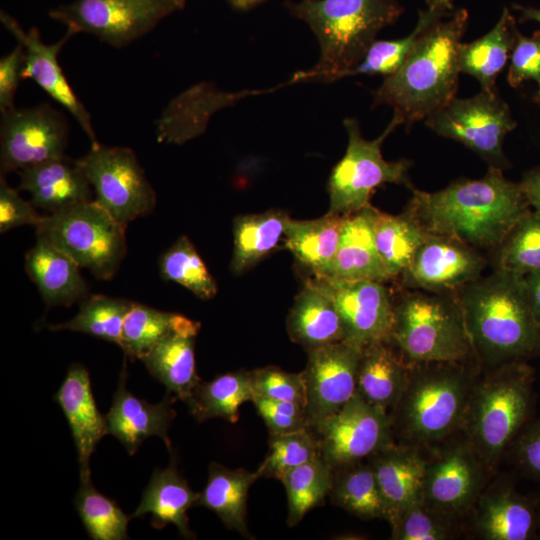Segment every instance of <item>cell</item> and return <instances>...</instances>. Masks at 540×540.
<instances>
[{"instance_id": "6da1fadb", "label": "cell", "mask_w": 540, "mask_h": 540, "mask_svg": "<svg viewBox=\"0 0 540 540\" xmlns=\"http://www.w3.org/2000/svg\"><path fill=\"white\" fill-rule=\"evenodd\" d=\"M411 191L405 211L426 232L474 248L497 249L530 211L520 184L493 165L480 179H460L435 192Z\"/></svg>"}, {"instance_id": "7a4b0ae2", "label": "cell", "mask_w": 540, "mask_h": 540, "mask_svg": "<svg viewBox=\"0 0 540 540\" xmlns=\"http://www.w3.org/2000/svg\"><path fill=\"white\" fill-rule=\"evenodd\" d=\"M472 352L489 366L540 355L524 276L500 269L457 293Z\"/></svg>"}, {"instance_id": "3957f363", "label": "cell", "mask_w": 540, "mask_h": 540, "mask_svg": "<svg viewBox=\"0 0 540 540\" xmlns=\"http://www.w3.org/2000/svg\"><path fill=\"white\" fill-rule=\"evenodd\" d=\"M467 23L468 12L461 8L428 28L402 66L373 92L372 106L389 105L403 124L411 125L455 98Z\"/></svg>"}, {"instance_id": "277c9868", "label": "cell", "mask_w": 540, "mask_h": 540, "mask_svg": "<svg viewBox=\"0 0 540 540\" xmlns=\"http://www.w3.org/2000/svg\"><path fill=\"white\" fill-rule=\"evenodd\" d=\"M317 38L320 57L292 82L331 83L347 77L376 41L378 33L403 12L398 0H301L286 2Z\"/></svg>"}, {"instance_id": "5b68a950", "label": "cell", "mask_w": 540, "mask_h": 540, "mask_svg": "<svg viewBox=\"0 0 540 540\" xmlns=\"http://www.w3.org/2000/svg\"><path fill=\"white\" fill-rule=\"evenodd\" d=\"M534 383L535 371L523 360L492 366L474 381L461 428L489 471L530 421Z\"/></svg>"}, {"instance_id": "8992f818", "label": "cell", "mask_w": 540, "mask_h": 540, "mask_svg": "<svg viewBox=\"0 0 540 540\" xmlns=\"http://www.w3.org/2000/svg\"><path fill=\"white\" fill-rule=\"evenodd\" d=\"M474 381L462 362L409 364L406 387L391 416L394 432L414 446L448 437L462 426Z\"/></svg>"}, {"instance_id": "52a82bcc", "label": "cell", "mask_w": 540, "mask_h": 540, "mask_svg": "<svg viewBox=\"0 0 540 540\" xmlns=\"http://www.w3.org/2000/svg\"><path fill=\"white\" fill-rule=\"evenodd\" d=\"M390 341L409 364L463 362L473 353L456 293L403 292Z\"/></svg>"}, {"instance_id": "ba28073f", "label": "cell", "mask_w": 540, "mask_h": 540, "mask_svg": "<svg viewBox=\"0 0 540 540\" xmlns=\"http://www.w3.org/2000/svg\"><path fill=\"white\" fill-rule=\"evenodd\" d=\"M125 227L95 200L44 215L41 235L97 279H111L125 254Z\"/></svg>"}, {"instance_id": "9c48e42d", "label": "cell", "mask_w": 540, "mask_h": 540, "mask_svg": "<svg viewBox=\"0 0 540 540\" xmlns=\"http://www.w3.org/2000/svg\"><path fill=\"white\" fill-rule=\"evenodd\" d=\"M343 124L348 135V145L328 179V212L347 216L362 210L370 205L373 191L385 183L402 184L410 189L413 187L408 176L411 161H387L381 152L386 137L403 124L400 118L393 115L383 133L373 140L362 137L356 119L346 118Z\"/></svg>"}, {"instance_id": "30bf717a", "label": "cell", "mask_w": 540, "mask_h": 540, "mask_svg": "<svg viewBox=\"0 0 540 540\" xmlns=\"http://www.w3.org/2000/svg\"><path fill=\"white\" fill-rule=\"evenodd\" d=\"M76 162L95 193L94 200L123 225L154 209L156 193L132 149L98 143Z\"/></svg>"}, {"instance_id": "8fae6325", "label": "cell", "mask_w": 540, "mask_h": 540, "mask_svg": "<svg viewBox=\"0 0 540 540\" xmlns=\"http://www.w3.org/2000/svg\"><path fill=\"white\" fill-rule=\"evenodd\" d=\"M439 136L462 143L490 165L505 164L503 141L516 127L508 105L496 91L481 90L470 98H453L425 119Z\"/></svg>"}, {"instance_id": "7c38bea8", "label": "cell", "mask_w": 540, "mask_h": 540, "mask_svg": "<svg viewBox=\"0 0 540 540\" xmlns=\"http://www.w3.org/2000/svg\"><path fill=\"white\" fill-rule=\"evenodd\" d=\"M173 0H75L49 16L73 35L85 32L114 47H123L150 32L178 10Z\"/></svg>"}, {"instance_id": "4fadbf2b", "label": "cell", "mask_w": 540, "mask_h": 540, "mask_svg": "<svg viewBox=\"0 0 540 540\" xmlns=\"http://www.w3.org/2000/svg\"><path fill=\"white\" fill-rule=\"evenodd\" d=\"M332 467L362 461L394 443L391 415L358 392L335 414L311 427Z\"/></svg>"}, {"instance_id": "5bb4252c", "label": "cell", "mask_w": 540, "mask_h": 540, "mask_svg": "<svg viewBox=\"0 0 540 540\" xmlns=\"http://www.w3.org/2000/svg\"><path fill=\"white\" fill-rule=\"evenodd\" d=\"M0 166L2 175L65 157L68 125L48 103L1 113Z\"/></svg>"}, {"instance_id": "9a60e30c", "label": "cell", "mask_w": 540, "mask_h": 540, "mask_svg": "<svg viewBox=\"0 0 540 540\" xmlns=\"http://www.w3.org/2000/svg\"><path fill=\"white\" fill-rule=\"evenodd\" d=\"M489 469L465 439L451 444L426 464L423 496L450 519L474 507L486 488Z\"/></svg>"}, {"instance_id": "2e32d148", "label": "cell", "mask_w": 540, "mask_h": 540, "mask_svg": "<svg viewBox=\"0 0 540 540\" xmlns=\"http://www.w3.org/2000/svg\"><path fill=\"white\" fill-rule=\"evenodd\" d=\"M301 372L310 428L338 412L357 392L362 349L344 341L311 349Z\"/></svg>"}, {"instance_id": "e0dca14e", "label": "cell", "mask_w": 540, "mask_h": 540, "mask_svg": "<svg viewBox=\"0 0 540 540\" xmlns=\"http://www.w3.org/2000/svg\"><path fill=\"white\" fill-rule=\"evenodd\" d=\"M486 260L476 248L456 239L430 234L401 274L410 288L457 293L481 277Z\"/></svg>"}, {"instance_id": "ac0fdd59", "label": "cell", "mask_w": 540, "mask_h": 540, "mask_svg": "<svg viewBox=\"0 0 540 540\" xmlns=\"http://www.w3.org/2000/svg\"><path fill=\"white\" fill-rule=\"evenodd\" d=\"M316 277L329 290L341 315L344 342L363 349L390 341L394 303L383 282Z\"/></svg>"}, {"instance_id": "d6986e66", "label": "cell", "mask_w": 540, "mask_h": 540, "mask_svg": "<svg viewBox=\"0 0 540 540\" xmlns=\"http://www.w3.org/2000/svg\"><path fill=\"white\" fill-rule=\"evenodd\" d=\"M0 19L24 48L22 78L36 82L53 100L68 110L90 138L92 145L98 144L91 115L71 88L58 60L62 47L73 34L67 31L56 43L46 44L41 40L37 28L33 27L26 32L13 17L3 11Z\"/></svg>"}, {"instance_id": "ffe728a7", "label": "cell", "mask_w": 540, "mask_h": 540, "mask_svg": "<svg viewBox=\"0 0 540 540\" xmlns=\"http://www.w3.org/2000/svg\"><path fill=\"white\" fill-rule=\"evenodd\" d=\"M474 527L486 540H530L539 533L540 508L512 486L483 490L474 505Z\"/></svg>"}, {"instance_id": "44dd1931", "label": "cell", "mask_w": 540, "mask_h": 540, "mask_svg": "<svg viewBox=\"0 0 540 540\" xmlns=\"http://www.w3.org/2000/svg\"><path fill=\"white\" fill-rule=\"evenodd\" d=\"M126 379L124 367L112 406L105 416L108 434L115 436L130 455L150 436L160 437L170 450L168 429L175 417L174 398L167 392L161 402L151 404L131 394L126 388Z\"/></svg>"}, {"instance_id": "7402d4cb", "label": "cell", "mask_w": 540, "mask_h": 540, "mask_svg": "<svg viewBox=\"0 0 540 540\" xmlns=\"http://www.w3.org/2000/svg\"><path fill=\"white\" fill-rule=\"evenodd\" d=\"M54 398L73 436L80 465V480H90V457L108 431L106 418L96 406L86 368L78 363L72 364Z\"/></svg>"}, {"instance_id": "603a6c76", "label": "cell", "mask_w": 540, "mask_h": 540, "mask_svg": "<svg viewBox=\"0 0 540 540\" xmlns=\"http://www.w3.org/2000/svg\"><path fill=\"white\" fill-rule=\"evenodd\" d=\"M368 462L392 526L408 506L423 497L427 460L414 445L393 443L371 455Z\"/></svg>"}, {"instance_id": "cb8c5ba5", "label": "cell", "mask_w": 540, "mask_h": 540, "mask_svg": "<svg viewBox=\"0 0 540 540\" xmlns=\"http://www.w3.org/2000/svg\"><path fill=\"white\" fill-rule=\"evenodd\" d=\"M286 326L291 340L307 351L345 338L341 315L318 277L309 280L296 296Z\"/></svg>"}, {"instance_id": "d4e9b609", "label": "cell", "mask_w": 540, "mask_h": 540, "mask_svg": "<svg viewBox=\"0 0 540 540\" xmlns=\"http://www.w3.org/2000/svg\"><path fill=\"white\" fill-rule=\"evenodd\" d=\"M26 253L25 268L48 306H70L88 296L79 265L41 235Z\"/></svg>"}, {"instance_id": "484cf974", "label": "cell", "mask_w": 540, "mask_h": 540, "mask_svg": "<svg viewBox=\"0 0 540 540\" xmlns=\"http://www.w3.org/2000/svg\"><path fill=\"white\" fill-rule=\"evenodd\" d=\"M19 188L35 207L54 213L92 200V187L76 161L66 156L20 171Z\"/></svg>"}, {"instance_id": "4316f807", "label": "cell", "mask_w": 540, "mask_h": 540, "mask_svg": "<svg viewBox=\"0 0 540 540\" xmlns=\"http://www.w3.org/2000/svg\"><path fill=\"white\" fill-rule=\"evenodd\" d=\"M200 323L190 320L184 327L173 331L142 358L150 374L161 382L168 392L187 402L200 383L195 362V338Z\"/></svg>"}, {"instance_id": "83f0119b", "label": "cell", "mask_w": 540, "mask_h": 540, "mask_svg": "<svg viewBox=\"0 0 540 540\" xmlns=\"http://www.w3.org/2000/svg\"><path fill=\"white\" fill-rule=\"evenodd\" d=\"M367 207L345 217L336 255L323 277L380 282L391 279L378 253Z\"/></svg>"}, {"instance_id": "f1b7e54d", "label": "cell", "mask_w": 540, "mask_h": 540, "mask_svg": "<svg viewBox=\"0 0 540 540\" xmlns=\"http://www.w3.org/2000/svg\"><path fill=\"white\" fill-rule=\"evenodd\" d=\"M199 493L194 492L186 479L176 468L173 458L165 469H156L142 494L139 506L131 518L152 515L154 528L162 529L167 524H174L180 535L194 539L195 534L189 528L188 509L196 505Z\"/></svg>"}, {"instance_id": "f546056e", "label": "cell", "mask_w": 540, "mask_h": 540, "mask_svg": "<svg viewBox=\"0 0 540 540\" xmlns=\"http://www.w3.org/2000/svg\"><path fill=\"white\" fill-rule=\"evenodd\" d=\"M391 344L381 341L362 349L357 380V392L387 412L401 398L409 376V364Z\"/></svg>"}, {"instance_id": "4dcf8cb0", "label": "cell", "mask_w": 540, "mask_h": 540, "mask_svg": "<svg viewBox=\"0 0 540 540\" xmlns=\"http://www.w3.org/2000/svg\"><path fill=\"white\" fill-rule=\"evenodd\" d=\"M208 472L196 505L213 511L227 529L248 538L247 498L250 487L260 478L258 473L243 468L228 469L216 462L210 464Z\"/></svg>"}, {"instance_id": "1f68e13d", "label": "cell", "mask_w": 540, "mask_h": 540, "mask_svg": "<svg viewBox=\"0 0 540 540\" xmlns=\"http://www.w3.org/2000/svg\"><path fill=\"white\" fill-rule=\"evenodd\" d=\"M345 217L330 212L313 220L289 217L285 245L316 276H324L336 255Z\"/></svg>"}, {"instance_id": "d6a6232c", "label": "cell", "mask_w": 540, "mask_h": 540, "mask_svg": "<svg viewBox=\"0 0 540 540\" xmlns=\"http://www.w3.org/2000/svg\"><path fill=\"white\" fill-rule=\"evenodd\" d=\"M517 33L507 8L496 25L484 36L459 46V66L462 73L474 77L481 90L495 91V83L512 50Z\"/></svg>"}, {"instance_id": "836d02e7", "label": "cell", "mask_w": 540, "mask_h": 540, "mask_svg": "<svg viewBox=\"0 0 540 540\" xmlns=\"http://www.w3.org/2000/svg\"><path fill=\"white\" fill-rule=\"evenodd\" d=\"M378 253L391 279L401 276L429 233L406 211L384 213L367 207Z\"/></svg>"}, {"instance_id": "e575fe53", "label": "cell", "mask_w": 540, "mask_h": 540, "mask_svg": "<svg viewBox=\"0 0 540 540\" xmlns=\"http://www.w3.org/2000/svg\"><path fill=\"white\" fill-rule=\"evenodd\" d=\"M288 214L281 210L240 215L234 219L230 270L240 274L269 254L284 236Z\"/></svg>"}, {"instance_id": "d590c367", "label": "cell", "mask_w": 540, "mask_h": 540, "mask_svg": "<svg viewBox=\"0 0 540 540\" xmlns=\"http://www.w3.org/2000/svg\"><path fill=\"white\" fill-rule=\"evenodd\" d=\"M253 396L250 371L239 370L200 382L186 403L198 422L221 418L236 423L240 406L252 401Z\"/></svg>"}, {"instance_id": "8d00e7d4", "label": "cell", "mask_w": 540, "mask_h": 540, "mask_svg": "<svg viewBox=\"0 0 540 540\" xmlns=\"http://www.w3.org/2000/svg\"><path fill=\"white\" fill-rule=\"evenodd\" d=\"M331 503L363 520L387 517L374 471L361 461L333 468Z\"/></svg>"}, {"instance_id": "74e56055", "label": "cell", "mask_w": 540, "mask_h": 540, "mask_svg": "<svg viewBox=\"0 0 540 540\" xmlns=\"http://www.w3.org/2000/svg\"><path fill=\"white\" fill-rule=\"evenodd\" d=\"M333 475V468L318 456L281 478L288 500V526H296L310 510L324 502L330 494Z\"/></svg>"}, {"instance_id": "f35d334b", "label": "cell", "mask_w": 540, "mask_h": 540, "mask_svg": "<svg viewBox=\"0 0 540 540\" xmlns=\"http://www.w3.org/2000/svg\"><path fill=\"white\" fill-rule=\"evenodd\" d=\"M190 320L134 302L124 319L120 347L132 360H141L158 342Z\"/></svg>"}, {"instance_id": "ab89813d", "label": "cell", "mask_w": 540, "mask_h": 540, "mask_svg": "<svg viewBox=\"0 0 540 540\" xmlns=\"http://www.w3.org/2000/svg\"><path fill=\"white\" fill-rule=\"evenodd\" d=\"M134 302L105 295H88L75 317L51 325V330L83 332L121 346L124 319Z\"/></svg>"}, {"instance_id": "60d3db41", "label": "cell", "mask_w": 540, "mask_h": 540, "mask_svg": "<svg viewBox=\"0 0 540 540\" xmlns=\"http://www.w3.org/2000/svg\"><path fill=\"white\" fill-rule=\"evenodd\" d=\"M450 14L431 8L420 11L416 26L410 34L394 40L374 41L349 76L379 74L387 77L394 74L402 66L424 32Z\"/></svg>"}, {"instance_id": "b9f144b4", "label": "cell", "mask_w": 540, "mask_h": 540, "mask_svg": "<svg viewBox=\"0 0 540 540\" xmlns=\"http://www.w3.org/2000/svg\"><path fill=\"white\" fill-rule=\"evenodd\" d=\"M158 265L163 279L180 284L200 299H211L217 293L214 278L186 236L179 237L161 255Z\"/></svg>"}, {"instance_id": "7bdbcfd3", "label": "cell", "mask_w": 540, "mask_h": 540, "mask_svg": "<svg viewBox=\"0 0 540 540\" xmlns=\"http://www.w3.org/2000/svg\"><path fill=\"white\" fill-rule=\"evenodd\" d=\"M75 507L91 539H128L127 526L131 515L127 516L115 501L98 492L91 479L81 481Z\"/></svg>"}, {"instance_id": "ee69618b", "label": "cell", "mask_w": 540, "mask_h": 540, "mask_svg": "<svg viewBox=\"0 0 540 540\" xmlns=\"http://www.w3.org/2000/svg\"><path fill=\"white\" fill-rule=\"evenodd\" d=\"M496 250V268L522 276L540 270V213L530 210Z\"/></svg>"}, {"instance_id": "f6af8a7d", "label": "cell", "mask_w": 540, "mask_h": 540, "mask_svg": "<svg viewBox=\"0 0 540 540\" xmlns=\"http://www.w3.org/2000/svg\"><path fill=\"white\" fill-rule=\"evenodd\" d=\"M269 452L256 472L259 477L277 480L290 470L318 457L319 442L311 428L280 434H269Z\"/></svg>"}, {"instance_id": "bcb514c9", "label": "cell", "mask_w": 540, "mask_h": 540, "mask_svg": "<svg viewBox=\"0 0 540 540\" xmlns=\"http://www.w3.org/2000/svg\"><path fill=\"white\" fill-rule=\"evenodd\" d=\"M453 519L432 508L424 496L408 506L392 528L395 540H446L452 538Z\"/></svg>"}, {"instance_id": "7dc6e473", "label": "cell", "mask_w": 540, "mask_h": 540, "mask_svg": "<svg viewBox=\"0 0 540 540\" xmlns=\"http://www.w3.org/2000/svg\"><path fill=\"white\" fill-rule=\"evenodd\" d=\"M250 377L254 396L294 402L306 409L307 396L302 373H291L268 366L251 370Z\"/></svg>"}, {"instance_id": "c3c4849f", "label": "cell", "mask_w": 540, "mask_h": 540, "mask_svg": "<svg viewBox=\"0 0 540 540\" xmlns=\"http://www.w3.org/2000/svg\"><path fill=\"white\" fill-rule=\"evenodd\" d=\"M255 408L268 428L269 434H280L310 428L305 407L286 401L254 396Z\"/></svg>"}, {"instance_id": "681fc988", "label": "cell", "mask_w": 540, "mask_h": 540, "mask_svg": "<svg viewBox=\"0 0 540 540\" xmlns=\"http://www.w3.org/2000/svg\"><path fill=\"white\" fill-rule=\"evenodd\" d=\"M507 80L517 87L524 81L533 80L540 85V39L517 34L512 48Z\"/></svg>"}, {"instance_id": "f907efd6", "label": "cell", "mask_w": 540, "mask_h": 540, "mask_svg": "<svg viewBox=\"0 0 540 540\" xmlns=\"http://www.w3.org/2000/svg\"><path fill=\"white\" fill-rule=\"evenodd\" d=\"M33 203L24 200L18 192L11 188L6 180L0 179V232L5 233L10 229L23 225L40 223V216Z\"/></svg>"}, {"instance_id": "816d5d0a", "label": "cell", "mask_w": 540, "mask_h": 540, "mask_svg": "<svg viewBox=\"0 0 540 540\" xmlns=\"http://www.w3.org/2000/svg\"><path fill=\"white\" fill-rule=\"evenodd\" d=\"M511 448L516 465L523 473L540 481V418L523 427Z\"/></svg>"}, {"instance_id": "f5cc1de1", "label": "cell", "mask_w": 540, "mask_h": 540, "mask_svg": "<svg viewBox=\"0 0 540 540\" xmlns=\"http://www.w3.org/2000/svg\"><path fill=\"white\" fill-rule=\"evenodd\" d=\"M24 48L18 45L0 59V111L5 113L14 106V98L22 78Z\"/></svg>"}, {"instance_id": "db71d44e", "label": "cell", "mask_w": 540, "mask_h": 540, "mask_svg": "<svg viewBox=\"0 0 540 540\" xmlns=\"http://www.w3.org/2000/svg\"><path fill=\"white\" fill-rule=\"evenodd\" d=\"M519 184L529 206L540 213V168L526 173Z\"/></svg>"}, {"instance_id": "11a10c76", "label": "cell", "mask_w": 540, "mask_h": 540, "mask_svg": "<svg viewBox=\"0 0 540 540\" xmlns=\"http://www.w3.org/2000/svg\"><path fill=\"white\" fill-rule=\"evenodd\" d=\"M524 281L532 312L540 325V270L525 275Z\"/></svg>"}, {"instance_id": "9f6ffc18", "label": "cell", "mask_w": 540, "mask_h": 540, "mask_svg": "<svg viewBox=\"0 0 540 540\" xmlns=\"http://www.w3.org/2000/svg\"><path fill=\"white\" fill-rule=\"evenodd\" d=\"M454 0H425L427 8L440 10L446 13L454 11Z\"/></svg>"}, {"instance_id": "6f0895ef", "label": "cell", "mask_w": 540, "mask_h": 540, "mask_svg": "<svg viewBox=\"0 0 540 540\" xmlns=\"http://www.w3.org/2000/svg\"><path fill=\"white\" fill-rule=\"evenodd\" d=\"M265 0H227V2L235 9L239 11H247Z\"/></svg>"}, {"instance_id": "680465c9", "label": "cell", "mask_w": 540, "mask_h": 540, "mask_svg": "<svg viewBox=\"0 0 540 540\" xmlns=\"http://www.w3.org/2000/svg\"><path fill=\"white\" fill-rule=\"evenodd\" d=\"M522 12L527 19L534 20L540 24V10L539 9H523Z\"/></svg>"}, {"instance_id": "91938a15", "label": "cell", "mask_w": 540, "mask_h": 540, "mask_svg": "<svg viewBox=\"0 0 540 540\" xmlns=\"http://www.w3.org/2000/svg\"><path fill=\"white\" fill-rule=\"evenodd\" d=\"M179 9H182L185 6L186 0H173Z\"/></svg>"}, {"instance_id": "94428289", "label": "cell", "mask_w": 540, "mask_h": 540, "mask_svg": "<svg viewBox=\"0 0 540 540\" xmlns=\"http://www.w3.org/2000/svg\"><path fill=\"white\" fill-rule=\"evenodd\" d=\"M539 534H540V526H539Z\"/></svg>"}]
</instances>
